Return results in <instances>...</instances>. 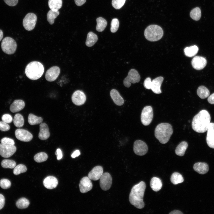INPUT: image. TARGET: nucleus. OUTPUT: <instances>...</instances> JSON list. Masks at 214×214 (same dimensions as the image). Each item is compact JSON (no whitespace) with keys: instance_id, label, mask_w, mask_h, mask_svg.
I'll list each match as a JSON object with an SVG mask.
<instances>
[{"instance_id":"1","label":"nucleus","mask_w":214,"mask_h":214,"mask_svg":"<svg viewBox=\"0 0 214 214\" xmlns=\"http://www.w3.org/2000/svg\"><path fill=\"white\" fill-rule=\"evenodd\" d=\"M146 188L145 183L141 181L134 185L131 189L129 196L130 202L138 209H142L144 206L143 198Z\"/></svg>"},{"instance_id":"2","label":"nucleus","mask_w":214,"mask_h":214,"mask_svg":"<svg viewBox=\"0 0 214 214\" xmlns=\"http://www.w3.org/2000/svg\"><path fill=\"white\" fill-rule=\"evenodd\" d=\"M210 119V115L207 110H201L193 118L192 122L193 129L198 133L205 132L207 130Z\"/></svg>"},{"instance_id":"3","label":"nucleus","mask_w":214,"mask_h":214,"mask_svg":"<svg viewBox=\"0 0 214 214\" xmlns=\"http://www.w3.org/2000/svg\"><path fill=\"white\" fill-rule=\"evenodd\" d=\"M173 133L172 128L170 124L162 123L156 127L155 135L161 143L165 144L169 141Z\"/></svg>"},{"instance_id":"4","label":"nucleus","mask_w":214,"mask_h":214,"mask_svg":"<svg viewBox=\"0 0 214 214\" xmlns=\"http://www.w3.org/2000/svg\"><path fill=\"white\" fill-rule=\"evenodd\" d=\"M44 72V67L40 62L33 61L26 66L25 73L26 76L29 79L36 80L40 78Z\"/></svg>"},{"instance_id":"5","label":"nucleus","mask_w":214,"mask_h":214,"mask_svg":"<svg viewBox=\"0 0 214 214\" xmlns=\"http://www.w3.org/2000/svg\"><path fill=\"white\" fill-rule=\"evenodd\" d=\"M163 31L162 28L157 25H149L145 29L144 35L148 40L154 42L160 40L163 37Z\"/></svg>"},{"instance_id":"6","label":"nucleus","mask_w":214,"mask_h":214,"mask_svg":"<svg viewBox=\"0 0 214 214\" xmlns=\"http://www.w3.org/2000/svg\"><path fill=\"white\" fill-rule=\"evenodd\" d=\"M1 46L4 53L8 54H12L15 51L17 45L16 42L13 39L6 37L3 40Z\"/></svg>"},{"instance_id":"7","label":"nucleus","mask_w":214,"mask_h":214,"mask_svg":"<svg viewBox=\"0 0 214 214\" xmlns=\"http://www.w3.org/2000/svg\"><path fill=\"white\" fill-rule=\"evenodd\" d=\"M140 76L138 71L134 69H130L129 71L128 75L123 81V84L127 87H129L131 83L135 84L139 82Z\"/></svg>"},{"instance_id":"8","label":"nucleus","mask_w":214,"mask_h":214,"mask_svg":"<svg viewBox=\"0 0 214 214\" xmlns=\"http://www.w3.org/2000/svg\"><path fill=\"white\" fill-rule=\"evenodd\" d=\"M37 20V17L34 13L30 12L27 14L23 20L24 28L29 31L32 30L35 27Z\"/></svg>"},{"instance_id":"9","label":"nucleus","mask_w":214,"mask_h":214,"mask_svg":"<svg viewBox=\"0 0 214 214\" xmlns=\"http://www.w3.org/2000/svg\"><path fill=\"white\" fill-rule=\"evenodd\" d=\"M153 117L152 108L151 106L145 107L141 112V119L142 124L144 125H149L151 122Z\"/></svg>"},{"instance_id":"10","label":"nucleus","mask_w":214,"mask_h":214,"mask_svg":"<svg viewBox=\"0 0 214 214\" xmlns=\"http://www.w3.org/2000/svg\"><path fill=\"white\" fill-rule=\"evenodd\" d=\"M16 148L14 145L0 144V155L5 158L10 157L15 152Z\"/></svg>"},{"instance_id":"11","label":"nucleus","mask_w":214,"mask_h":214,"mask_svg":"<svg viewBox=\"0 0 214 214\" xmlns=\"http://www.w3.org/2000/svg\"><path fill=\"white\" fill-rule=\"evenodd\" d=\"M147 144L144 141L139 140L136 141L133 144V151L137 155L140 156L146 154L148 151Z\"/></svg>"},{"instance_id":"12","label":"nucleus","mask_w":214,"mask_h":214,"mask_svg":"<svg viewBox=\"0 0 214 214\" xmlns=\"http://www.w3.org/2000/svg\"><path fill=\"white\" fill-rule=\"evenodd\" d=\"M100 180V185L101 188L106 191L111 188L112 183V179L111 174L108 172L102 174Z\"/></svg>"},{"instance_id":"13","label":"nucleus","mask_w":214,"mask_h":214,"mask_svg":"<svg viewBox=\"0 0 214 214\" xmlns=\"http://www.w3.org/2000/svg\"><path fill=\"white\" fill-rule=\"evenodd\" d=\"M15 136L18 140L24 142H29L33 138V135L29 132L22 129H18L15 131Z\"/></svg>"},{"instance_id":"14","label":"nucleus","mask_w":214,"mask_h":214,"mask_svg":"<svg viewBox=\"0 0 214 214\" xmlns=\"http://www.w3.org/2000/svg\"><path fill=\"white\" fill-rule=\"evenodd\" d=\"M71 99L72 102L74 104L77 106H81L85 102L86 97L83 92L78 90L73 93Z\"/></svg>"},{"instance_id":"15","label":"nucleus","mask_w":214,"mask_h":214,"mask_svg":"<svg viewBox=\"0 0 214 214\" xmlns=\"http://www.w3.org/2000/svg\"><path fill=\"white\" fill-rule=\"evenodd\" d=\"M92 182L88 177H84L81 179L79 187L81 193H85L88 192L92 189Z\"/></svg>"},{"instance_id":"16","label":"nucleus","mask_w":214,"mask_h":214,"mask_svg":"<svg viewBox=\"0 0 214 214\" xmlns=\"http://www.w3.org/2000/svg\"><path fill=\"white\" fill-rule=\"evenodd\" d=\"M207 64L206 59L204 57L196 56L194 57L191 61L193 67L196 70H200L203 69Z\"/></svg>"},{"instance_id":"17","label":"nucleus","mask_w":214,"mask_h":214,"mask_svg":"<svg viewBox=\"0 0 214 214\" xmlns=\"http://www.w3.org/2000/svg\"><path fill=\"white\" fill-rule=\"evenodd\" d=\"M60 73V69L57 66H53L46 71L45 78L48 81H53L57 78Z\"/></svg>"},{"instance_id":"18","label":"nucleus","mask_w":214,"mask_h":214,"mask_svg":"<svg viewBox=\"0 0 214 214\" xmlns=\"http://www.w3.org/2000/svg\"><path fill=\"white\" fill-rule=\"evenodd\" d=\"M207 130V144L210 148L214 149V123H210Z\"/></svg>"},{"instance_id":"19","label":"nucleus","mask_w":214,"mask_h":214,"mask_svg":"<svg viewBox=\"0 0 214 214\" xmlns=\"http://www.w3.org/2000/svg\"><path fill=\"white\" fill-rule=\"evenodd\" d=\"M103 172V167L100 166H97L94 167L89 173L88 177L91 180H97L100 179Z\"/></svg>"},{"instance_id":"20","label":"nucleus","mask_w":214,"mask_h":214,"mask_svg":"<svg viewBox=\"0 0 214 214\" xmlns=\"http://www.w3.org/2000/svg\"><path fill=\"white\" fill-rule=\"evenodd\" d=\"M163 80L162 76L158 77L152 81L151 89L154 93L157 94L161 93L160 86Z\"/></svg>"},{"instance_id":"21","label":"nucleus","mask_w":214,"mask_h":214,"mask_svg":"<svg viewBox=\"0 0 214 214\" xmlns=\"http://www.w3.org/2000/svg\"><path fill=\"white\" fill-rule=\"evenodd\" d=\"M50 136V133L48 125L45 123H41L40 125L39 138L41 140H45L48 139Z\"/></svg>"},{"instance_id":"22","label":"nucleus","mask_w":214,"mask_h":214,"mask_svg":"<svg viewBox=\"0 0 214 214\" xmlns=\"http://www.w3.org/2000/svg\"><path fill=\"white\" fill-rule=\"evenodd\" d=\"M58 183L57 179L52 176H49L46 177L43 180V184L47 188L51 189L55 188Z\"/></svg>"},{"instance_id":"23","label":"nucleus","mask_w":214,"mask_h":214,"mask_svg":"<svg viewBox=\"0 0 214 214\" xmlns=\"http://www.w3.org/2000/svg\"><path fill=\"white\" fill-rule=\"evenodd\" d=\"M110 95L111 98L116 104L121 106L123 104L124 100L117 90L114 89H112L110 91Z\"/></svg>"},{"instance_id":"24","label":"nucleus","mask_w":214,"mask_h":214,"mask_svg":"<svg viewBox=\"0 0 214 214\" xmlns=\"http://www.w3.org/2000/svg\"><path fill=\"white\" fill-rule=\"evenodd\" d=\"M194 170L200 174H204L209 171L208 165L205 163L197 162L194 164L193 166Z\"/></svg>"},{"instance_id":"25","label":"nucleus","mask_w":214,"mask_h":214,"mask_svg":"<svg viewBox=\"0 0 214 214\" xmlns=\"http://www.w3.org/2000/svg\"><path fill=\"white\" fill-rule=\"evenodd\" d=\"M25 106L23 101L21 100H15L10 106V110L12 113L19 111L23 109Z\"/></svg>"},{"instance_id":"26","label":"nucleus","mask_w":214,"mask_h":214,"mask_svg":"<svg viewBox=\"0 0 214 214\" xmlns=\"http://www.w3.org/2000/svg\"><path fill=\"white\" fill-rule=\"evenodd\" d=\"M150 186L153 191L157 192L162 188V184L161 180L158 178L154 177L150 182Z\"/></svg>"},{"instance_id":"27","label":"nucleus","mask_w":214,"mask_h":214,"mask_svg":"<svg viewBox=\"0 0 214 214\" xmlns=\"http://www.w3.org/2000/svg\"><path fill=\"white\" fill-rule=\"evenodd\" d=\"M97 40L98 37L96 34L92 32H89L87 34L86 45L88 47H92L95 43Z\"/></svg>"},{"instance_id":"28","label":"nucleus","mask_w":214,"mask_h":214,"mask_svg":"<svg viewBox=\"0 0 214 214\" xmlns=\"http://www.w3.org/2000/svg\"><path fill=\"white\" fill-rule=\"evenodd\" d=\"M188 147V144L186 142H181L176 148L175 150L176 154L179 156H183Z\"/></svg>"},{"instance_id":"29","label":"nucleus","mask_w":214,"mask_h":214,"mask_svg":"<svg viewBox=\"0 0 214 214\" xmlns=\"http://www.w3.org/2000/svg\"><path fill=\"white\" fill-rule=\"evenodd\" d=\"M62 0H49L48 5L51 10L58 11L62 7Z\"/></svg>"},{"instance_id":"30","label":"nucleus","mask_w":214,"mask_h":214,"mask_svg":"<svg viewBox=\"0 0 214 214\" xmlns=\"http://www.w3.org/2000/svg\"><path fill=\"white\" fill-rule=\"evenodd\" d=\"M199 50L198 47L194 45L189 47H186L184 50L185 55L188 57H192L196 55Z\"/></svg>"},{"instance_id":"31","label":"nucleus","mask_w":214,"mask_h":214,"mask_svg":"<svg viewBox=\"0 0 214 214\" xmlns=\"http://www.w3.org/2000/svg\"><path fill=\"white\" fill-rule=\"evenodd\" d=\"M198 95L201 99H204L208 97L210 95V91L208 89L203 86H201L198 88L197 91Z\"/></svg>"},{"instance_id":"32","label":"nucleus","mask_w":214,"mask_h":214,"mask_svg":"<svg viewBox=\"0 0 214 214\" xmlns=\"http://www.w3.org/2000/svg\"><path fill=\"white\" fill-rule=\"evenodd\" d=\"M96 22V30L99 32H102L104 30L107 25L106 20L102 17H99L97 18Z\"/></svg>"},{"instance_id":"33","label":"nucleus","mask_w":214,"mask_h":214,"mask_svg":"<svg viewBox=\"0 0 214 214\" xmlns=\"http://www.w3.org/2000/svg\"><path fill=\"white\" fill-rule=\"evenodd\" d=\"M170 180L171 182L174 185H177L184 181L182 176L177 172H174L172 174Z\"/></svg>"},{"instance_id":"34","label":"nucleus","mask_w":214,"mask_h":214,"mask_svg":"<svg viewBox=\"0 0 214 214\" xmlns=\"http://www.w3.org/2000/svg\"><path fill=\"white\" fill-rule=\"evenodd\" d=\"M43 121L42 117H37L32 114H30L28 117V122L31 125L41 123Z\"/></svg>"},{"instance_id":"35","label":"nucleus","mask_w":214,"mask_h":214,"mask_svg":"<svg viewBox=\"0 0 214 214\" xmlns=\"http://www.w3.org/2000/svg\"><path fill=\"white\" fill-rule=\"evenodd\" d=\"M14 125L17 127L21 128L24 125V119L23 116L20 114H17L13 120Z\"/></svg>"},{"instance_id":"36","label":"nucleus","mask_w":214,"mask_h":214,"mask_svg":"<svg viewBox=\"0 0 214 214\" xmlns=\"http://www.w3.org/2000/svg\"><path fill=\"white\" fill-rule=\"evenodd\" d=\"M59 14V12L54 11L50 10L47 14V20L49 23L53 24L54 22L55 19L57 17Z\"/></svg>"},{"instance_id":"37","label":"nucleus","mask_w":214,"mask_h":214,"mask_svg":"<svg viewBox=\"0 0 214 214\" xmlns=\"http://www.w3.org/2000/svg\"><path fill=\"white\" fill-rule=\"evenodd\" d=\"M190 16L194 20H199L201 16V12L200 8L199 7H196L192 10L190 13Z\"/></svg>"},{"instance_id":"38","label":"nucleus","mask_w":214,"mask_h":214,"mask_svg":"<svg viewBox=\"0 0 214 214\" xmlns=\"http://www.w3.org/2000/svg\"><path fill=\"white\" fill-rule=\"evenodd\" d=\"M29 201L25 198L19 199L16 202L17 207L20 209H23L27 208L29 204Z\"/></svg>"},{"instance_id":"39","label":"nucleus","mask_w":214,"mask_h":214,"mask_svg":"<svg viewBox=\"0 0 214 214\" xmlns=\"http://www.w3.org/2000/svg\"><path fill=\"white\" fill-rule=\"evenodd\" d=\"M2 167L4 168L13 169L16 165V162L14 160L9 159H4L1 162Z\"/></svg>"},{"instance_id":"40","label":"nucleus","mask_w":214,"mask_h":214,"mask_svg":"<svg viewBox=\"0 0 214 214\" xmlns=\"http://www.w3.org/2000/svg\"><path fill=\"white\" fill-rule=\"evenodd\" d=\"M48 158L46 153L44 152H40L36 154L34 157V160L38 163H41L46 161Z\"/></svg>"},{"instance_id":"41","label":"nucleus","mask_w":214,"mask_h":214,"mask_svg":"<svg viewBox=\"0 0 214 214\" xmlns=\"http://www.w3.org/2000/svg\"><path fill=\"white\" fill-rule=\"evenodd\" d=\"M27 170V168L25 165L19 164L14 168L13 173L15 175H18L21 173L26 172Z\"/></svg>"},{"instance_id":"42","label":"nucleus","mask_w":214,"mask_h":214,"mask_svg":"<svg viewBox=\"0 0 214 214\" xmlns=\"http://www.w3.org/2000/svg\"><path fill=\"white\" fill-rule=\"evenodd\" d=\"M119 26V22L117 18L113 19L111 23L110 30L111 32H116L118 30Z\"/></svg>"},{"instance_id":"43","label":"nucleus","mask_w":214,"mask_h":214,"mask_svg":"<svg viewBox=\"0 0 214 214\" xmlns=\"http://www.w3.org/2000/svg\"><path fill=\"white\" fill-rule=\"evenodd\" d=\"M126 0H112V6L116 9H120L124 4Z\"/></svg>"},{"instance_id":"44","label":"nucleus","mask_w":214,"mask_h":214,"mask_svg":"<svg viewBox=\"0 0 214 214\" xmlns=\"http://www.w3.org/2000/svg\"><path fill=\"white\" fill-rule=\"evenodd\" d=\"M11 185V183L8 180L3 179L0 180V186L3 189H7L9 188Z\"/></svg>"},{"instance_id":"45","label":"nucleus","mask_w":214,"mask_h":214,"mask_svg":"<svg viewBox=\"0 0 214 214\" xmlns=\"http://www.w3.org/2000/svg\"><path fill=\"white\" fill-rule=\"evenodd\" d=\"M1 143L8 144L14 145L15 142L12 139L8 137H4L1 140Z\"/></svg>"},{"instance_id":"46","label":"nucleus","mask_w":214,"mask_h":214,"mask_svg":"<svg viewBox=\"0 0 214 214\" xmlns=\"http://www.w3.org/2000/svg\"><path fill=\"white\" fill-rule=\"evenodd\" d=\"M10 126L8 123L3 121H0V130L2 131H5L9 130Z\"/></svg>"},{"instance_id":"47","label":"nucleus","mask_w":214,"mask_h":214,"mask_svg":"<svg viewBox=\"0 0 214 214\" xmlns=\"http://www.w3.org/2000/svg\"><path fill=\"white\" fill-rule=\"evenodd\" d=\"M1 119L2 121L7 123H11L12 121V118L11 115L8 114H6L3 115Z\"/></svg>"},{"instance_id":"48","label":"nucleus","mask_w":214,"mask_h":214,"mask_svg":"<svg viewBox=\"0 0 214 214\" xmlns=\"http://www.w3.org/2000/svg\"><path fill=\"white\" fill-rule=\"evenodd\" d=\"M152 81L150 77L147 78L144 82V86L145 88L147 89H151Z\"/></svg>"},{"instance_id":"49","label":"nucleus","mask_w":214,"mask_h":214,"mask_svg":"<svg viewBox=\"0 0 214 214\" xmlns=\"http://www.w3.org/2000/svg\"><path fill=\"white\" fill-rule=\"evenodd\" d=\"M8 5L10 6H15L18 3V0H4Z\"/></svg>"},{"instance_id":"50","label":"nucleus","mask_w":214,"mask_h":214,"mask_svg":"<svg viewBox=\"0 0 214 214\" xmlns=\"http://www.w3.org/2000/svg\"><path fill=\"white\" fill-rule=\"evenodd\" d=\"M5 198L3 195L0 194V210L2 209L4 206L5 204Z\"/></svg>"},{"instance_id":"51","label":"nucleus","mask_w":214,"mask_h":214,"mask_svg":"<svg viewBox=\"0 0 214 214\" xmlns=\"http://www.w3.org/2000/svg\"><path fill=\"white\" fill-rule=\"evenodd\" d=\"M55 154L56 155L57 159L58 160H60L62 157V151L59 148L57 149L55 152Z\"/></svg>"},{"instance_id":"52","label":"nucleus","mask_w":214,"mask_h":214,"mask_svg":"<svg viewBox=\"0 0 214 214\" xmlns=\"http://www.w3.org/2000/svg\"><path fill=\"white\" fill-rule=\"evenodd\" d=\"M207 101L210 104H214V93L208 97Z\"/></svg>"},{"instance_id":"53","label":"nucleus","mask_w":214,"mask_h":214,"mask_svg":"<svg viewBox=\"0 0 214 214\" xmlns=\"http://www.w3.org/2000/svg\"><path fill=\"white\" fill-rule=\"evenodd\" d=\"M75 4L78 6H80L84 4L86 0H74Z\"/></svg>"},{"instance_id":"54","label":"nucleus","mask_w":214,"mask_h":214,"mask_svg":"<svg viewBox=\"0 0 214 214\" xmlns=\"http://www.w3.org/2000/svg\"><path fill=\"white\" fill-rule=\"evenodd\" d=\"M80 154V151L78 150H75L71 155V157L74 158L79 156Z\"/></svg>"},{"instance_id":"55","label":"nucleus","mask_w":214,"mask_h":214,"mask_svg":"<svg viewBox=\"0 0 214 214\" xmlns=\"http://www.w3.org/2000/svg\"><path fill=\"white\" fill-rule=\"evenodd\" d=\"M169 214H183V213L179 210H174L169 213Z\"/></svg>"},{"instance_id":"56","label":"nucleus","mask_w":214,"mask_h":214,"mask_svg":"<svg viewBox=\"0 0 214 214\" xmlns=\"http://www.w3.org/2000/svg\"><path fill=\"white\" fill-rule=\"evenodd\" d=\"M3 37V33L2 30L0 29V41L2 40Z\"/></svg>"}]
</instances>
